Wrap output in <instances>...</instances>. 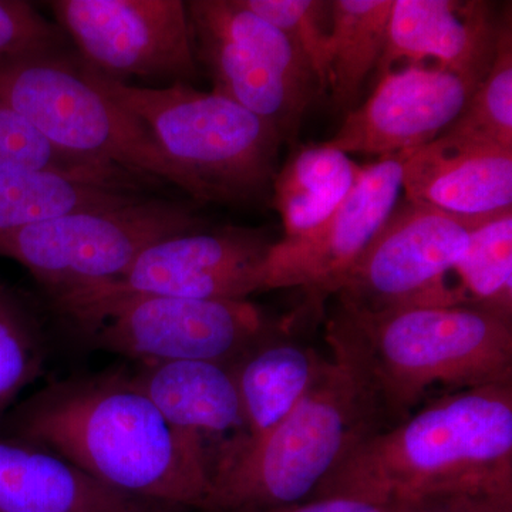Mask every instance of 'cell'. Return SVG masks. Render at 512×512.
<instances>
[{"mask_svg":"<svg viewBox=\"0 0 512 512\" xmlns=\"http://www.w3.org/2000/svg\"><path fill=\"white\" fill-rule=\"evenodd\" d=\"M410 512H512V488H481L436 495L420 501Z\"/></svg>","mask_w":512,"mask_h":512,"instance_id":"obj_29","label":"cell"},{"mask_svg":"<svg viewBox=\"0 0 512 512\" xmlns=\"http://www.w3.org/2000/svg\"><path fill=\"white\" fill-rule=\"evenodd\" d=\"M12 429L120 493L208 510L210 477L134 379L57 384L25 404Z\"/></svg>","mask_w":512,"mask_h":512,"instance_id":"obj_2","label":"cell"},{"mask_svg":"<svg viewBox=\"0 0 512 512\" xmlns=\"http://www.w3.org/2000/svg\"><path fill=\"white\" fill-rule=\"evenodd\" d=\"M0 512H154L45 448L0 440Z\"/></svg>","mask_w":512,"mask_h":512,"instance_id":"obj_19","label":"cell"},{"mask_svg":"<svg viewBox=\"0 0 512 512\" xmlns=\"http://www.w3.org/2000/svg\"><path fill=\"white\" fill-rule=\"evenodd\" d=\"M271 512H410L409 508L392 507L353 500V498L325 497L312 498L302 504L281 508Z\"/></svg>","mask_w":512,"mask_h":512,"instance_id":"obj_30","label":"cell"},{"mask_svg":"<svg viewBox=\"0 0 512 512\" xmlns=\"http://www.w3.org/2000/svg\"><path fill=\"white\" fill-rule=\"evenodd\" d=\"M503 19L480 0H393L376 82L402 62L439 64L483 80Z\"/></svg>","mask_w":512,"mask_h":512,"instance_id":"obj_17","label":"cell"},{"mask_svg":"<svg viewBox=\"0 0 512 512\" xmlns=\"http://www.w3.org/2000/svg\"><path fill=\"white\" fill-rule=\"evenodd\" d=\"M134 380L214 484L248 443L231 365L151 363Z\"/></svg>","mask_w":512,"mask_h":512,"instance_id":"obj_15","label":"cell"},{"mask_svg":"<svg viewBox=\"0 0 512 512\" xmlns=\"http://www.w3.org/2000/svg\"><path fill=\"white\" fill-rule=\"evenodd\" d=\"M476 227L416 202H397L343 282L338 303L367 312L463 306L448 278Z\"/></svg>","mask_w":512,"mask_h":512,"instance_id":"obj_11","label":"cell"},{"mask_svg":"<svg viewBox=\"0 0 512 512\" xmlns=\"http://www.w3.org/2000/svg\"><path fill=\"white\" fill-rule=\"evenodd\" d=\"M43 350L18 296L0 281V419L15 397L39 376Z\"/></svg>","mask_w":512,"mask_h":512,"instance_id":"obj_26","label":"cell"},{"mask_svg":"<svg viewBox=\"0 0 512 512\" xmlns=\"http://www.w3.org/2000/svg\"><path fill=\"white\" fill-rule=\"evenodd\" d=\"M451 275L461 305L512 318V211L473 229Z\"/></svg>","mask_w":512,"mask_h":512,"instance_id":"obj_23","label":"cell"},{"mask_svg":"<svg viewBox=\"0 0 512 512\" xmlns=\"http://www.w3.org/2000/svg\"><path fill=\"white\" fill-rule=\"evenodd\" d=\"M326 342L349 353L392 424L436 390L512 382L511 319L477 306L367 312L338 303Z\"/></svg>","mask_w":512,"mask_h":512,"instance_id":"obj_3","label":"cell"},{"mask_svg":"<svg viewBox=\"0 0 512 512\" xmlns=\"http://www.w3.org/2000/svg\"><path fill=\"white\" fill-rule=\"evenodd\" d=\"M326 343L330 357L311 389L214 481L207 511L271 512L312 500L343 458L383 429L379 400L362 370L345 349Z\"/></svg>","mask_w":512,"mask_h":512,"instance_id":"obj_4","label":"cell"},{"mask_svg":"<svg viewBox=\"0 0 512 512\" xmlns=\"http://www.w3.org/2000/svg\"><path fill=\"white\" fill-rule=\"evenodd\" d=\"M197 62L228 97L295 143L306 111L323 96L305 57L288 37L241 0L187 2Z\"/></svg>","mask_w":512,"mask_h":512,"instance_id":"obj_7","label":"cell"},{"mask_svg":"<svg viewBox=\"0 0 512 512\" xmlns=\"http://www.w3.org/2000/svg\"><path fill=\"white\" fill-rule=\"evenodd\" d=\"M443 134L512 150V30L504 18L490 70Z\"/></svg>","mask_w":512,"mask_h":512,"instance_id":"obj_24","label":"cell"},{"mask_svg":"<svg viewBox=\"0 0 512 512\" xmlns=\"http://www.w3.org/2000/svg\"><path fill=\"white\" fill-rule=\"evenodd\" d=\"M281 30L311 66L322 94L329 92L332 3L323 0H241Z\"/></svg>","mask_w":512,"mask_h":512,"instance_id":"obj_25","label":"cell"},{"mask_svg":"<svg viewBox=\"0 0 512 512\" xmlns=\"http://www.w3.org/2000/svg\"><path fill=\"white\" fill-rule=\"evenodd\" d=\"M79 63L101 93L147 127L190 181L195 201L254 200L274 183L284 140L268 121L220 93L183 82L163 89L134 86Z\"/></svg>","mask_w":512,"mask_h":512,"instance_id":"obj_5","label":"cell"},{"mask_svg":"<svg viewBox=\"0 0 512 512\" xmlns=\"http://www.w3.org/2000/svg\"><path fill=\"white\" fill-rule=\"evenodd\" d=\"M407 201L474 225L512 211V150L441 134L399 154Z\"/></svg>","mask_w":512,"mask_h":512,"instance_id":"obj_16","label":"cell"},{"mask_svg":"<svg viewBox=\"0 0 512 512\" xmlns=\"http://www.w3.org/2000/svg\"><path fill=\"white\" fill-rule=\"evenodd\" d=\"M481 488H512V382L444 394L369 434L313 498L409 508Z\"/></svg>","mask_w":512,"mask_h":512,"instance_id":"obj_1","label":"cell"},{"mask_svg":"<svg viewBox=\"0 0 512 512\" xmlns=\"http://www.w3.org/2000/svg\"><path fill=\"white\" fill-rule=\"evenodd\" d=\"M362 170L349 154L326 143L293 151L272 183L284 238L303 237L318 228L345 201Z\"/></svg>","mask_w":512,"mask_h":512,"instance_id":"obj_21","label":"cell"},{"mask_svg":"<svg viewBox=\"0 0 512 512\" xmlns=\"http://www.w3.org/2000/svg\"><path fill=\"white\" fill-rule=\"evenodd\" d=\"M272 245L255 229H195L151 245L119 278L57 293V305L73 318L128 296L247 301L266 291Z\"/></svg>","mask_w":512,"mask_h":512,"instance_id":"obj_10","label":"cell"},{"mask_svg":"<svg viewBox=\"0 0 512 512\" xmlns=\"http://www.w3.org/2000/svg\"><path fill=\"white\" fill-rule=\"evenodd\" d=\"M0 104L69 156L173 184L192 198L190 181L147 127L84 76L79 57L0 63Z\"/></svg>","mask_w":512,"mask_h":512,"instance_id":"obj_6","label":"cell"},{"mask_svg":"<svg viewBox=\"0 0 512 512\" xmlns=\"http://www.w3.org/2000/svg\"><path fill=\"white\" fill-rule=\"evenodd\" d=\"M154 184L121 168H0V237L70 212L143 200Z\"/></svg>","mask_w":512,"mask_h":512,"instance_id":"obj_18","label":"cell"},{"mask_svg":"<svg viewBox=\"0 0 512 512\" xmlns=\"http://www.w3.org/2000/svg\"><path fill=\"white\" fill-rule=\"evenodd\" d=\"M202 225L187 205L146 197L2 235L0 256L28 268L57 295L119 278L151 245Z\"/></svg>","mask_w":512,"mask_h":512,"instance_id":"obj_8","label":"cell"},{"mask_svg":"<svg viewBox=\"0 0 512 512\" xmlns=\"http://www.w3.org/2000/svg\"><path fill=\"white\" fill-rule=\"evenodd\" d=\"M329 92L339 111L356 107L386 46L393 0H332Z\"/></svg>","mask_w":512,"mask_h":512,"instance_id":"obj_22","label":"cell"},{"mask_svg":"<svg viewBox=\"0 0 512 512\" xmlns=\"http://www.w3.org/2000/svg\"><path fill=\"white\" fill-rule=\"evenodd\" d=\"M101 348L151 363L228 365L266 340L269 323L248 301L128 296L73 316Z\"/></svg>","mask_w":512,"mask_h":512,"instance_id":"obj_9","label":"cell"},{"mask_svg":"<svg viewBox=\"0 0 512 512\" xmlns=\"http://www.w3.org/2000/svg\"><path fill=\"white\" fill-rule=\"evenodd\" d=\"M481 80L434 63H407L377 80L346 114L329 146L346 154L399 156L439 138L463 113Z\"/></svg>","mask_w":512,"mask_h":512,"instance_id":"obj_14","label":"cell"},{"mask_svg":"<svg viewBox=\"0 0 512 512\" xmlns=\"http://www.w3.org/2000/svg\"><path fill=\"white\" fill-rule=\"evenodd\" d=\"M399 156L363 167L345 201L318 228L272 245L266 265V291L301 288L312 309L338 295L343 282L399 201Z\"/></svg>","mask_w":512,"mask_h":512,"instance_id":"obj_13","label":"cell"},{"mask_svg":"<svg viewBox=\"0 0 512 512\" xmlns=\"http://www.w3.org/2000/svg\"><path fill=\"white\" fill-rule=\"evenodd\" d=\"M323 362L315 350L298 343L264 340L231 366L247 421V446L291 414L311 389Z\"/></svg>","mask_w":512,"mask_h":512,"instance_id":"obj_20","label":"cell"},{"mask_svg":"<svg viewBox=\"0 0 512 512\" xmlns=\"http://www.w3.org/2000/svg\"><path fill=\"white\" fill-rule=\"evenodd\" d=\"M59 28L87 67L111 79H195L198 62L181 0H55Z\"/></svg>","mask_w":512,"mask_h":512,"instance_id":"obj_12","label":"cell"},{"mask_svg":"<svg viewBox=\"0 0 512 512\" xmlns=\"http://www.w3.org/2000/svg\"><path fill=\"white\" fill-rule=\"evenodd\" d=\"M67 37L22 0H0V63L67 53Z\"/></svg>","mask_w":512,"mask_h":512,"instance_id":"obj_27","label":"cell"},{"mask_svg":"<svg viewBox=\"0 0 512 512\" xmlns=\"http://www.w3.org/2000/svg\"><path fill=\"white\" fill-rule=\"evenodd\" d=\"M0 168L73 171L117 167L90 163L57 150L28 121L0 104Z\"/></svg>","mask_w":512,"mask_h":512,"instance_id":"obj_28","label":"cell"}]
</instances>
